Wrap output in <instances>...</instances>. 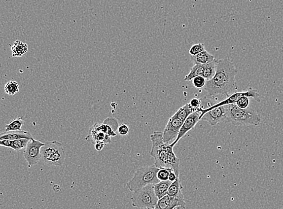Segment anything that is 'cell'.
<instances>
[{
	"label": "cell",
	"mask_w": 283,
	"mask_h": 209,
	"mask_svg": "<svg viewBox=\"0 0 283 209\" xmlns=\"http://www.w3.org/2000/svg\"><path fill=\"white\" fill-rule=\"evenodd\" d=\"M238 72L230 60H217L216 73L211 80H206L205 90L212 97L229 96L236 89L235 78Z\"/></svg>",
	"instance_id": "1"
},
{
	"label": "cell",
	"mask_w": 283,
	"mask_h": 209,
	"mask_svg": "<svg viewBox=\"0 0 283 209\" xmlns=\"http://www.w3.org/2000/svg\"><path fill=\"white\" fill-rule=\"evenodd\" d=\"M227 107V122L236 126L249 125L258 126L262 122L260 114L255 110L239 107L236 103L228 104Z\"/></svg>",
	"instance_id": "2"
},
{
	"label": "cell",
	"mask_w": 283,
	"mask_h": 209,
	"mask_svg": "<svg viewBox=\"0 0 283 209\" xmlns=\"http://www.w3.org/2000/svg\"><path fill=\"white\" fill-rule=\"evenodd\" d=\"M159 168L155 165L143 167L139 168L135 173L134 176L127 183V188L130 191L136 192L148 184H156L159 182L157 177Z\"/></svg>",
	"instance_id": "3"
},
{
	"label": "cell",
	"mask_w": 283,
	"mask_h": 209,
	"mask_svg": "<svg viewBox=\"0 0 283 209\" xmlns=\"http://www.w3.org/2000/svg\"><path fill=\"white\" fill-rule=\"evenodd\" d=\"M150 138L152 142L150 155L154 159L155 166L159 168H167L169 152L174 146L163 142L161 132H154Z\"/></svg>",
	"instance_id": "4"
},
{
	"label": "cell",
	"mask_w": 283,
	"mask_h": 209,
	"mask_svg": "<svg viewBox=\"0 0 283 209\" xmlns=\"http://www.w3.org/2000/svg\"><path fill=\"white\" fill-rule=\"evenodd\" d=\"M41 159L46 164L62 167L65 159L63 145L58 141L47 142L41 148Z\"/></svg>",
	"instance_id": "5"
},
{
	"label": "cell",
	"mask_w": 283,
	"mask_h": 209,
	"mask_svg": "<svg viewBox=\"0 0 283 209\" xmlns=\"http://www.w3.org/2000/svg\"><path fill=\"white\" fill-rule=\"evenodd\" d=\"M153 184H148L139 191L134 192L132 197L133 207L140 209H155L159 199L155 195Z\"/></svg>",
	"instance_id": "6"
},
{
	"label": "cell",
	"mask_w": 283,
	"mask_h": 209,
	"mask_svg": "<svg viewBox=\"0 0 283 209\" xmlns=\"http://www.w3.org/2000/svg\"><path fill=\"white\" fill-rule=\"evenodd\" d=\"M200 110L201 120L208 122L211 126H216L222 122H227V105L216 107L200 108Z\"/></svg>",
	"instance_id": "7"
},
{
	"label": "cell",
	"mask_w": 283,
	"mask_h": 209,
	"mask_svg": "<svg viewBox=\"0 0 283 209\" xmlns=\"http://www.w3.org/2000/svg\"><path fill=\"white\" fill-rule=\"evenodd\" d=\"M44 143L32 138L30 139L24 152V156L31 168L36 165L41 160V148Z\"/></svg>",
	"instance_id": "8"
},
{
	"label": "cell",
	"mask_w": 283,
	"mask_h": 209,
	"mask_svg": "<svg viewBox=\"0 0 283 209\" xmlns=\"http://www.w3.org/2000/svg\"><path fill=\"white\" fill-rule=\"evenodd\" d=\"M183 121L173 115L169 119L167 126L165 127L164 131L163 132V142L169 143L176 140L178 137L179 130H180L182 125L183 124Z\"/></svg>",
	"instance_id": "9"
},
{
	"label": "cell",
	"mask_w": 283,
	"mask_h": 209,
	"mask_svg": "<svg viewBox=\"0 0 283 209\" xmlns=\"http://www.w3.org/2000/svg\"><path fill=\"white\" fill-rule=\"evenodd\" d=\"M243 96L248 97L251 99H254L255 101L257 102H261L260 95L258 94V92L257 89L249 88V90L247 91L233 92V93L227 97V99L217 103L216 104L211 105V107H216L221 106V105L235 104V103H236L238 101L239 99H240L241 97Z\"/></svg>",
	"instance_id": "10"
},
{
	"label": "cell",
	"mask_w": 283,
	"mask_h": 209,
	"mask_svg": "<svg viewBox=\"0 0 283 209\" xmlns=\"http://www.w3.org/2000/svg\"><path fill=\"white\" fill-rule=\"evenodd\" d=\"M201 112L200 108L199 110H196L195 112L190 114L188 117H187L183 122V125L179 130L178 137H177L175 140L171 143V146H175L178 141L184 137L190 130L194 128L196 125L198 123V121L201 120Z\"/></svg>",
	"instance_id": "11"
},
{
	"label": "cell",
	"mask_w": 283,
	"mask_h": 209,
	"mask_svg": "<svg viewBox=\"0 0 283 209\" xmlns=\"http://www.w3.org/2000/svg\"><path fill=\"white\" fill-rule=\"evenodd\" d=\"M22 138L31 139L33 138L31 133L24 130H15V131L4 132L0 134V140L9 139L14 140Z\"/></svg>",
	"instance_id": "12"
},
{
	"label": "cell",
	"mask_w": 283,
	"mask_h": 209,
	"mask_svg": "<svg viewBox=\"0 0 283 209\" xmlns=\"http://www.w3.org/2000/svg\"><path fill=\"white\" fill-rule=\"evenodd\" d=\"M190 59L194 64L201 65L210 63L215 59L214 57L206 50L201 51L197 55L190 56Z\"/></svg>",
	"instance_id": "13"
},
{
	"label": "cell",
	"mask_w": 283,
	"mask_h": 209,
	"mask_svg": "<svg viewBox=\"0 0 283 209\" xmlns=\"http://www.w3.org/2000/svg\"><path fill=\"white\" fill-rule=\"evenodd\" d=\"M86 140L93 143L100 142V141L105 142L106 144L111 143L109 136L105 134V133L96 131V130L92 129H91V134L86 138Z\"/></svg>",
	"instance_id": "14"
},
{
	"label": "cell",
	"mask_w": 283,
	"mask_h": 209,
	"mask_svg": "<svg viewBox=\"0 0 283 209\" xmlns=\"http://www.w3.org/2000/svg\"><path fill=\"white\" fill-rule=\"evenodd\" d=\"M172 181L166 180L160 181L159 182L153 184L154 193L158 199H161L167 194L169 187Z\"/></svg>",
	"instance_id": "15"
},
{
	"label": "cell",
	"mask_w": 283,
	"mask_h": 209,
	"mask_svg": "<svg viewBox=\"0 0 283 209\" xmlns=\"http://www.w3.org/2000/svg\"><path fill=\"white\" fill-rule=\"evenodd\" d=\"M12 56L13 58L21 57L26 54L28 51V46L26 43L16 40L12 47Z\"/></svg>",
	"instance_id": "16"
},
{
	"label": "cell",
	"mask_w": 283,
	"mask_h": 209,
	"mask_svg": "<svg viewBox=\"0 0 283 209\" xmlns=\"http://www.w3.org/2000/svg\"><path fill=\"white\" fill-rule=\"evenodd\" d=\"M183 188L181 181L178 177L171 184V185L169 187L167 194L172 197L179 196V195H183L182 193V189Z\"/></svg>",
	"instance_id": "17"
},
{
	"label": "cell",
	"mask_w": 283,
	"mask_h": 209,
	"mask_svg": "<svg viewBox=\"0 0 283 209\" xmlns=\"http://www.w3.org/2000/svg\"><path fill=\"white\" fill-rule=\"evenodd\" d=\"M205 70L204 65L194 64V67L190 70V72L186 77H184V81H191L198 76H203Z\"/></svg>",
	"instance_id": "18"
},
{
	"label": "cell",
	"mask_w": 283,
	"mask_h": 209,
	"mask_svg": "<svg viewBox=\"0 0 283 209\" xmlns=\"http://www.w3.org/2000/svg\"><path fill=\"white\" fill-rule=\"evenodd\" d=\"M217 61V59H214L213 61L210 62V63L204 65L205 70H204L203 76L206 78V80H211V78L213 77L215 73H216Z\"/></svg>",
	"instance_id": "19"
},
{
	"label": "cell",
	"mask_w": 283,
	"mask_h": 209,
	"mask_svg": "<svg viewBox=\"0 0 283 209\" xmlns=\"http://www.w3.org/2000/svg\"><path fill=\"white\" fill-rule=\"evenodd\" d=\"M92 130H96V131L102 132L107 134L110 137H115L116 136L115 130L113 129V127L106 123L103 124L97 123L94 125L92 128Z\"/></svg>",
	"instance_id": "20"
},
{
	"label": "cell",
	"mask_w": 283,
	"mask_h": 209,
	"mask_svg": "<svg viewBox=\"0 0 283 209\" xmlns=\"http://www.w3.org/2000/svg\"><path fill=\"white\" fill-rule=\"evenodd\" d=\"M195 112L191 107L189 106V104H186L179 108L177 112L174 115L177 117L181 119V121H184L187 117H188L190 114Z\"/></svg>",
	"instance_id": "21"
},
{
	"label": "cell",
	"mask_w": 283,
	"mask_h": 209,
	"mask_svg": "<svg viewBox=\"0 0 283 209\" xmlns=\"http://www.w3.org/2000/svg\"><path fill=\"white\" fill-rule=\"evenodd\" d=\"M25 124V122L23 118H19L10 122L9 124L5 125V131H15V130H21L22 127Z\"/></svg>",
	"instance_id": "22"
},
{
	"label": "cell",
	"mask_w": 283,
	"mask_h": 209,
	"mask_svg": "<svg viewBox=\"0 0 283 209\" xmlns=\"http://www.w3.org/2000/svg\"><path fill=\"white\" fill-rule=\"evenodd\" d=\"M20 91L18 83L15 81H9L5 84L4 91L9 96H14Z\"/></svg>",
	"instance_id": "23"
},
{
	"label": "cell",
	"mask_w": 283,
	"mask_h": 209,
	"mask_svg": "<svg viewBox=\"0 0 283 209\" xmlns=\"http://www.w3.org/2000/svg\"><path fill=\"white\" fill-rule=\"evenodd\" d=\"M29 140V139H25V138H22V139L12 140V147L11 148L16 151L23 150V149L26 148Z\"/></svg>",
	"instance_id": "24"
},
{
	"label": "cell",
	"mask_w": 283,
	"mask_h": 209,
	"mask_svg": "<svg viewBox=\"0 0 283 209\" xmlns=\"http://www.w3.org/2000/svg\"><path fill=\"white\" fill-rule=\"evenodd\" d=\"M171 171H173V170L171 169V168H159L157 173V178L159 179V181L168 180L169 175H170Z\"/></svg>",
	"instance_id": "25"
},
{
	"label": "cell",
	"mask_w": 283,
	"mask_h": 209,
	"mask_svg": "<svg viewBox=\"0 0 283 209\" xmlns=\"http://www.w3.org/2000/svg\"><path fill=\"white\" fill-rule=\"evenodd\" d=\"M205 50V47L203 43H197V44L193 45L192 47L190 48L189 50V54H190V56H195Z\"/></svg>",
	"instance_id": "26"
},
{
	"label": "cell",
	"mask_w": 283,
	"mask_h": 209,
	"mask_svg": "<svg viewBox=\"0 0 283 209\" xmlns=\"http://www.w3.org/2000/svg\"><path fill=\"white\" fill-rule=\"evenodd\" d=\"M193 85L196 88L201 89L205 87L206 83V79L203 76H198L192 80Z\"/></svg>",
	"instance_id": "27"
},
{
	"label": "cell",
	"mask_w": 283,
	"mask_h": 209,
	"mask_svg": "<svg viewBox=\"0 0 283 209\" xmlns=\"http://www.w3.org/2000/svg\"><path fill=\"white\" fill-rule=\"evenodd\" d=\"M249 99H251L247 96L242 97L239 99L236 104L238 105L239 107L242 108H247L249 104Z\"/></svg>",
	"instance_id": "28"
},
{
	"label": "cell",
	"mask_w": 283,
	"mask_h": 209,
	"mask_svg": "<svg viewBox=\"0 0 283 209\" xmlns=\"http://www.w3.org/2000/svg\"><path fill=\"white\" fill-rule=\"evenodd\" d=\"M188 104L189 106L194 111L199 110L201 108V99L195 98V99H193Z\"/></svg>",
	"instance_id": "29"
},
{
	"label": "cell",
	"mask_w": 283,
	"mask_h": 209,
	"mask_svg": "<svg viewBox=\"0 0 283 209\" xmlns=\"http://www.w3.org/2000/svg\"><path fill=\"white\" fill-rule=\"evenodd\" d=\"M129 127L126 124H122L118 127V133L121 136H126L129 134Z\"/></svg>",
	"instance_id": "30"
},
{
	"label": "cell",
	"mask_w": 283,
	"mask_h": 209,
	"mask_svg": "<svg viewBox=\"0 0 283 209\" xmlns=\"http://www.w3.org/2000/svg\"><path fill=\"white\" fill-rule=\"evenodd\" d=\"M12 140L9 139L0 140V146H4V147H12Z\"/></svg>",
	"instance_id": "31"
},
{
	"label": "cell",
	"mask_w": 283,
	"mask_h": 209,
	"mask_svg": "<svg viewBox=\"0 0 283 209\" xmlns=\"http://www.w3.org/2000/svg\"><path fill=\"white\" fill-rule=\"evenodd\" d=\"M106 145V143L105 142L100 141V142H97L95 143V147L97 151H100L104 148Z\"/></svg>",
	"instance_id": "32"
},
{
	"label": "cell",
	"mask_w": 283,
	"mask_h": 209,
	"mask_svg": "<svg viewBox=\"0 0 283 209\" xmlns=\"http://www.w3.org/2000/svg\"><path fill=\"white\" fill-rule=\"evenodd\" d=\"M177 178L178 177H177V176L175 172H174L173 170L171 171V172L170 174V175H169L168 180L172 181L173 182V181H175Z\"/></svg>",
	"instance_id": "33"
}]
</instances>
